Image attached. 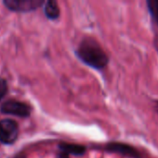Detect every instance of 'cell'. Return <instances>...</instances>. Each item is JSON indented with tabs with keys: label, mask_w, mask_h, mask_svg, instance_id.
Returning <instances> with one entry per match:
<instances>
[{
	"label": "cell",
	"mask_w": 158,
	"mask_h": 158,
	"mask_svg": "<svg viewBox=\"0 0 158 158\" xmlns=\"http://www.w3.org/2000/svg\"><path fill=\"white\" fill-rule=\"evenodd\" d=\"M0 112L5 115L27 118L31 116L32 107L25 102L17 99H8L1 105Z\"/></svg>",
	"instance_id": "3"
},
{
	"label": "cell",
	"mask_w": 158,
	"mask_h": 158,
	"mask_svg": "<svg viewBox=\"0 0 158 158\" xmlns=\"http://www.w3.org/2000/svg\"><path fill=\"white\" fill-rule=\"evenodd\" d=\"M44 0H4L2 4L11 12L29 13L44 5Z\"/></svg>",
	"instance_id": "5"
},
{
	"label": "cell",
	"mask_w": 158,
	"mask_h": 158,
	"mask_svg": "<svg viewBox=\"0 0 158 158\" xmlns=\"http://www.w3.org/2000/svg\"><path fill=\"white\" fill-rule=\"evenodd\" d=\"M8 93V84L7 81L5 78L0 77V102L5 98Z\"/></svg>",
	"instance_id": "9"
},
{
	"label": "cell",
	"mask_w": 158,
	"mask_h": 158,
	"mask_svg": "<svg viewBox=\"0 0 158 158\" xmlns=\"http://www.w3.org/2000/svg\"><path fill=\"white\" fill-rule=\"evenodd\" d=\"M78 59L88 67L102 70L109 64V56L100 43L93 37L86 36L81 39L78 46L74 50Z\"/></svg>",
	"instance_id": "1"
},
{
	"label": "cell",
	"mask_w": 158,
	"mask_h": 158,
	"mask_svg": "<svg viewBox=\"0 0 158 158\" xmlns=\"http://www.w3.org/2000/svg\"><path fill=\"white\" fill-rule=\"evenodd\" d=\"M87 146L74 143L61 142L58 143V158H70L71 156H83L87 153Z\"/></svg>",
	"instance_id": "6"
},
{
	"label": "cell",
	"mask_w": 158,
	"mask_h": 158,
	"mask_svg": "<svg viewBox=\"0 0 158 158\" xmlns=\"http://www.w3.org/2000/svg\"><path fill=\"white\" fill-rule=\"evenodd\" d=\"M154 45H155V48L158 53V36H156L154 40Z\"/></svg>",
	"instance_id": "12"
},
{
	"label": "cell",
	"mask_w": 158,
	"mask_h": 158,
	"mask_svg": "<svg viewBox=\"0 0 158 158\" xmlns=\"http://www.w3.org/2000/svg\"><path fill=\"white\" fill-rule=\"evenodd\" d=\"M12 158H26V154L24 152H20L16 154Z\"/></svg>",
	"instance_id": "10"
},
{
	"label": "cell",
	"mask_w": 158,
	"mask_h": 158,
	"mask_svg": "<svg viewBox=\"0 0 158 158\" xmlns=\"http://www.w3.org/2000/svg\"><path fill=\"white\" fill-rule=\"evenodd\" d=\"M20 134L19 124L11 118H4L0 120V144H14Z\"/></svg>",
	"instance_id": "4"
},
{
	"label": "cell",
	"mask_w": 158,
	"mask_h": 158,
	"mask_svg": "<svg viewBox=\"0 0 158 158\" xmlns=\"http://www.w3.org/2000/svg\"><path fill=\"white\" fill-rule=\"evenodd\" d=\"M102 151L126 158H145L144 154L136 146L123 142H108L101 148Z\"/></svg>",
	"instance_id": "2"
},
{
	"label": "cell",
	"mask_w": 158,
	"mask_h": 158,
	"mask_svg": "<svg viewBox=\"0 0 158 158\" xmlns=\"http://www.w3.org/2000/svg\"><path fill=\"white\" fill-rule=\"evenodd\" d=\"M146 6L152 20L158 26V0H146Z\"/></svg>",
	"instance_id": "8"
},
{
	"label": "cell",
	"mask_w": 158,
	"mask_h": 158,
	"mask_svg": "<svg viewBox=\"0 0 158 158\" xmlns=\"http://www.w3.org/2000/svg\"><path fill=\"white\" fill-rule=\"evenodd\" d=\"M43 11L45 17L49 20H57L61 16V9L58 5V2L55 0L45 1L43 5Z\"/></svg>",
	"instance_id": "7"
},
{
	"label": "cell",
	"mask_w": 158,
	"mask_h": 158,
	"mask_svg": "<svg viewBox=\"0 0 158 158\" xmlns=\"http://www.w3.org/2000/svg\"><path fill=\"white\" fill-rule=\"evenodd\" d=\"M153 102H154V108H155V111H156V113L158 115V99H154L153 100Z\"/></svg>",
	"instance_id": "11"
}]
</instances>
